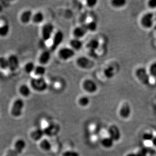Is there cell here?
<instances>
[{
  "label": "cell",
  "mask_w": 156,
  "mask_h": 156,
  "mask_svg": "<svg viewBox=\"0 0 156 156\" xmlns=\"http://www.w3.org/2000/svg\"><path fill=\"white\" fill-rule=\"evenodd\" d=\"M30 85L33 89L38 92L45 91L48 88V84L43 77H38L32 79Z\"/></svg>",
  "instance_id": "6da1fadb"
},
{
  "label": "cell",
  "mask_w": 156,
  "mask_h": 156,
  "mask_svg": "<svg viewBox=\"0 0 156 156\" xmlns=\"http://www.w3.org/2000/svg\"><path fill=\"white\" fill-rule=\"evenodd\" d=\"M135 77L143 85H149L150 82V76L149 72L144 67H140L137 69L135 71Z\"/></svg>",
  "instance_id": "7a4b0ae2"
},
{
  "label": "cell",
  "mask_w": 156,
  "mask_h": 156,
  "mask_svg": "<svg viewBox=\"0 0 156 156\" xmlns=\"http://www.w3.org/2000/svg\"><path fill=\"white\" fill-rule=\"evenodd\" d=\"M26 146V143L23 140H18L14 145V148L9 150L6 156H18L23 152Z\"/></svg>",
  "instance_id": "3957f363"
},
{
  "label": "cell",
  "mask_w": 156,
  "mask_h": 156,
  "mask_svg": "<svg viewBox=\"0 0 156 156\" xmlns=\"http://www.w3.org/2000/svg\"><path fill=\"white\" fill-rule=\"evenodd\" d=\"M25 107V102L21 99H17L13 103L12 107V115L15 117H20L22 115L23 108Z\"/></svg>",
  "instance_id": "277c9868"
},
{
  "label": "cell",
  "mask_w": 156,
  "mask_h": 156,
  "mask_svg": "<svg viewBox=\"0 0 156 156\" xmlns=\"http://www.w3.org/2000/svg\"><path fill=\"white\" fill-rule=\"evenodd\" d=\"M82 88L85 91L90 94L96 93L98 89V85L96 82L90 79H87L83 81Z\"/></svg>",
  "instance_id": "5b68a950"
},
{
  "label": "cell",
  "mask_w": 156,
  "mask_h": 156,
  "mask_svg": "<svg viewBox=\"0 0 156 156\" xmlns=\"http://www.w3.org/2000/svg\"><path fill=\"white\" fill-rule=\"evenodd\" d=\"M77 63L78 66L85 69H90L94 66V63L88 57H80L77 59Z\"/></svg>",
  "instance_id": "8992f818"
},
{
  "label": "cell",
  "mask_w": 156,
  "mask_h": 156,
  "mask_svg": "<svg viewBox=\"0 0 156 156\" xmlns=\"http://www.w3.org/2000/svg\"><path fill=\"white\" fill-rule=\"evenodd\" d=\"M54 26L52 23H47L42 26V35L43 41H47L50 39L54 32Z\"/></svg>",
  "instance_id": "52a82bcc"
},
{
  "label": "cell",
  "mask_w": 156,
  "mask_h": 156,
  "mask_svg": "<svg viewBox=\"0 0 156 156\" xmlns=\"http://www.w3.org/2000/svg\"><path fill=\"white\" fill-rule=\"evenodd\" d=\"M140 23L145 28H151L154 25V14L151 12L146 13L141 18Z\"/></svg>",
  "instance_id": "ba28073f"
},
{
  "label": "cell",
  "mask_w": 156,
  "mask_h": 156,
  "mask_svg": "<svg viewBox=\"0 0 156 156\" xmlns=\"http://www.w3.org/2000/svg\"><path fill=\"white\" fill-rule=\"evenodd\" d=\"M64 35L62 31H57L54 36L53 39L52 45L51 47V50L52 51H55L56 49L60 46L62 42L63 41Z\"/></svg>",
  "instance_id": "9c48e42d"
},
{
  "label": "cell",
  "mask_w": 156,
  "mask_h": 156,
  "mask_svg": "<svg viewBox=\"0 0 156 156\" xmlns=\"http://www.w3.org/2000/svg\"><path fill=\"white\" fill-rule=\"evenodd\" d=\"M59 56L60 58L64 60H67L73 58L75 55V51L71 48H63L60 50L59 52Z\"/></svg>",
  "instance_id": "30bf717a"
},
{
  "label": "cell",
  "mask_w": 156,
  "mask_h": 156,
  "mask_svg": "<svg viewBox=\"0 0 156 156\" xmlns=\"http://www.w3.org/2000/svg\"><path fill=\"white\" fill-rule=\"evenodd\" d=\"M109 137L114 142H117L121 138V132L118 127L115 125L110 126L108 129Z\"/></svg>",
  "instance_id": "8fae6325"
},
{
  "label": "cell",
  "mask_w": 156,
  "mask_h": 156,
  "mask_svg": "<svg viewBox=\"0 0 156 156\" xmlns=\"http://www.w3.org/2000/svg\"><path fill=\"white\" fill-rule=\"evenodd\" d=\"M9 69L11 71H15L19 66L20 61L18 57L15 55H11L8 58Z\"/></svg>",
  "instance_id": "7c38bea8"
},
{
  "label": "cell",
  "mask_w": 156,
  "mask_h": 156,
  "mask_svg": "<svg viewBox=\"0 0 156 156\" xmlns=\"http://www.w3.org/2000/svg\"><path fill=\"white\" fill-rule=\"evenodd\" d=\"M119 114L122 118L127 119L130 117L131 114V108L129 104L124 103L123 104L119 111Z\"/></svg>",
  "instance_id": "4fadbf2b"
},
{
  "label": "cell",
  "mask_w": 156,
  "mask_h": 156,
  "mask_svg": "<svg viewBox=\"0 0 156 156\" xmlns=\"http://www.w3.org/2000/svg\"><path fill=\"white\" fill-rule=\"evenodd\" d=\"M88 30L85 25L82 26H78L73 30V34L75 38L80 39L85 36Z\"/></svg>",
  "instance_id": "5bb4252c"
},
{
  "label": "cell",
  "mask_w": 156,
  "mask_h": 156,
  "mask_svg": "<svg viewBox=\"0 0 156 156\" xmlns=\"http://www.w3.org/2000/svg\"><path fill=\"white\" fill-rule=\"evenodd\" d=\"M51 54L49 51H44L40 55L39 59V62L42 65L47 64L50 60Z\"/></svg>",
  "instance_id": "9a60e30c"
},
{
  "label": "cell",
  "mask_w": 156,
  "mask_h": 156,
  "mask_svg": "<svg viewBox=\"0 0 156 156\" xmlns=\"http://www.w3.org/2000/svg\"><path fill=\"white\" fill-rule=\"evenodd\" d=\"M33 17V13L31 11L29 10H26L21 14L20 20L24 24H27L31 21Z\"/></svg>",
  "instance_id": "2e32d148"
},
{
  "label": "cell",
  "mask_w": 156,
  "mask_h": 156,
  "mask_svg": "<svg viewBox=\"0 0 156 156\" xmlns=\"http://www.w3.org/2000/svg\"><path fill=\"white\" fill-rule=\"evenodd\" d=\"M100 46V42L98 40L96 39H91L87 44V48L89 49L90 52L92 54L95 53L96 51L99 48Z\"/></svg>",
  "instance_id": "e0dca14e"
},
{
  "label": "cell",
  "mask_w": 156,
  "mask_h": 156,
  "mask_svg": "<svg viewBox=\"0 0 156 156\" xmlns=\"http://www.w3.org/2000/svg\"><path fill=\"white\" fill-rule=\"evenodd\" d=\"M70 45L74 50L79 51L83 47V42L80 39L74 38L70 41Z\"/></svg>",
  "instance_id": "ac0fdd59"
},
{
  "label": "cell",
  "mask_w": 156,
  "mask_h": 156,
  "mask_svg": "<svg viewBox=\"0 0 156 156\" xmlns=\"http://www.w3.org/2000/svg\"><path fill=\"white\" fill-rule=\"evenodd\" d=\"M104 74L106 78L111 79L114 77L115 75V69L112 66H109L106 67L104 70Z\"/></svg>",
  "instance_id": "d6986e66"
},
{
  "label": "cell",
  "mask_w": 156,
  "mask_h": 156,
  "mask_svg": "<svg viewBox=\"0 0 156 156\" xmlns=\"http://www.w3.org/2000/svg\"><path fill=\"white\" fill-rule=\"evenodd\" d=\"M19 91L20 94L25 97H28L31 94V90L29 86L26 85H21L20 86Z\"/></svg>",
  "instance_id": "ffe728a7"
},
{
  "label": "cell",
  "mask_w": 156,
  "mask_h": 156,
  "mask_svg": "<svg viewBox=\"0 0 156 156\" xmlns=\"http://www.w3.org/2000/svg\"><path fill=\"white\" fill-rule=\"evenodd\" d=\"M114 141L110 137H107L104 138L101 141V144L104 148L110 149L112 148L114 145Z\"/></svg>",
  "instance_id": "44dd1931"
},
{
  "label": "cell",
  "mask_w": 156,
  "mask_h": 156,
  "mask_svg": "<svg viewBox=\"0 0 156 156\" xmlns=\"http://www.w3.org/2000/svg\"><path fill=\"white\" fill-rule=\"evenodd\" d=\"M44 19L45 16L44 14L41 12H38L33 15L32 20L33 21L34 23L39 24L42 23V21H44Z\"/></svg>",
  "instance_id": "7402d4cb"
},
{
  "label": "cell",
  "mask_w": 156,
  "mask_h": 156,
  "mask_svg": "<svg viewBox=\"0 0 156 156\" xmlns=\"http://www.w3.org/2000/svg\"><path fill=\"white\" fill-rule=\"evenodd\" d=\"M34 74L38 77H42L46 72V68L44 65H39L36 66L34 70Z\"/></svg>",
  "instance_id": "603a6c76"
},
{
  "label": "cell",
  "mask_w": 156,
  "mask_h": 156,
  "mask_svg": "<svg viewBox=\"0 0 156 156\" xmlns=\"http://www.w3.org/2000/svg\"><path fill=\"white\" fill-rule=\"evenodd\" d=\"M44 135V131L41 129H38L34 130L31 133V138L34 140H39Z\"/></svg>",
  "instance_id": "cb8c5ba5"
},
{
  "label": "cell",
  "mask_w": 156,
  "mask_h": 156,
  "mask_svg": "<svg viewBox=\"0 0 156 156\" xmlns=\"http://www.w3.org/2000/svg\"><path fill=\"white\" fill-rule=\"evenodd\" d=\"M127 1L125 0H113L111 2V5L116 8H120L126 5Z\"/></svg>",
  "instance_id": "d4e9b609"
},
{
  "label": "cell",
  "mask_w": 156,
  "mask_h": 156,
  "mask_svg": "<svg viewBox=\"0 0 156 156\" xmlns=\"http://www.w3.org/2000/svg\"><path fill=\"white\" fill-rule=\"evenodd\" d=\"M10 31V26L8 25H4L0 26V36L4 37L8 34Z\"/></svg>",
  "instance_id": "484cf974"
},
{
  "label": "cell",
  "mask_w": 156,
  "mask_h": 156,
  "mask_svg": "<svg viewBox=\"0 0 156 156\" xmlns=\"http://www.w3.org/2000/svg\"><path fill=\"white\" fill-rule=\"evenodd\" d=\"M90 99L86 96L81 97L78 100V103L79 104L80 106L83 107L88 106L90 104Z\"/></svg>",
  "instance_id": "4316f807"
},
{
  "label": "cell",
  "mask_w": 156,
  "mask_h": 156,
  "mask_svg": "<svg viewBox=\"0 0 156 156\" xmlns=\"http://www.w3.org/2000/svg\"><path fill=\"white\" fill-rule=\"evenodd\" d=\"M0 68L3 70L9 69V63L8 58L4 57H0Z\"/></svg>",
  "instance_id": "83f0119b"
},
{
  "label": "cell",
  "mask_w": 156,
  "mask_h": 156,
  "mask_svg": "<svg viewBox=\"0 0 156 156\" xmlns=\"http://www.w3.org/2000/svg\"><path fill=\"white\" fill-rule=\"evenodd\" d=\"M36 66L33 62H28L25 67V71L27 73H31L34 71Z\"/></svg>",
  "instance_id": "f1b7e54d"
},
{
  "label": "cell",
  "mask_w": 156,
  "mask_h": 156,
  "mask_svg": "<svg viewBox=\"0 0 156 156\" xmlns=\"http://www.w3.org/2000/svg\"><path fill=\"white\" fill-rule=\"evenodd\" d=\"M85 26L88 31H92V32L96 31L98 27L97 23L94 21H91L90 22H88L85 25Z\"/></svg>",
  "instance_id": "f546056e"
},
{
  "label": "cell",
  "mask_w": 156,
  "mask_h": 156,
  "mask_svg": "<svg viewBox=\"0 0 156 156\" xmlns=\"http://www.w3.org/2000/svg\"><path fill=\"white\" fill-rule=\"evenodd\" d=\"M40 146L42 150L45 151H49L52 148L50 143L48 140H44L40 143Z\"/></svg>",
  "instance_id": "4dcf8cb0"
},
{
  "label": "cell",
  "mask_w": 156,
  "mask_h": 156,
  "mask_svg": "<svg viewBox=\"0 0 156 156\" xmlns=\"http://www.w3.org/2000/svg\"><path fill=\"white\" fill-rule=\"evenodd\" d=\"M149 72L151 77L156 78V62H154L151 65Z\"/></svg>",
  "instance_id": "1f68e13d"
},
{
  "label": "cell",
  "mask_w": 156,
  "mask_h": 156,
  "mask_svg": "<svg viewBox=\"0 0 156 156\" xmlns=\"http://www.w3.org/2000/svg\"><path fill=\"white\" fill-rule=\"evenodd\" d=\"M154 137L153 133L151 132H146L143 134V138L145 141H152Z\"/></svg>",
  "instance_id": "d6a6232c"
},
{
  "label": "cell",
  "mask_w": 156,
  "mask_h": 156,
  "mask_svg": "<svg viewBox=\"0 0 156 156\" xmlns=\"http://www.w3.org/2000/svg\"><path fill=\"white\" fill-rule=\"evenodd\" d=\"M137 156H146L148 154V148H143L140 149L137 153Z\"/></svg>",
  "instance_id": "836d02e7"
},
{
  "label": "cell",
  "mask_w": 156,
  "mask_h": 156,
  "mask_svg": "<svg viewBox=\"0 0 156 156\" xmlns=\"http://www.w3.org/2000/svg\"><path fill=\"white\" fill-rule=\"evenodd\" d=\"M98 3V1L97 0H88L86 1V5L88 7L93 8L96 6Z\"/></svg>",
  "instance_id": "e575fe53"
},
{
  "label": "cell",
  "mask_w": 156,
  "mask_h": 156,
  "mask_svg": "<svg viewBox=\"0 0 156 156\" xmlns=\"http://www.w3.org/2000/svg\"><path fill=\"white\" fill-rule=\"evenodd\" d=\"M63 156H80V155L77 152L67 151L63 154Z\"/></svg>",
  "instance_id": "d590c367"
},
{
  "label": "cell",
  "mask_w": 156,
  "mask_h": 156,
  "mask_svg": "<svg viewBox=\"0 0 156 156\" xmlns=\"http://www.w3.org/2000/svg\"><path fill=\"white\" fill-rule=\"evenodd\" d=\"M148 6L151 9L156 8V0H150L148 2Z\"/></svg>",
  "instance_id": "8d00e7d4"
},
{
  "label": "cell",
  "mask_w": 156,
  "mask_h": 156,
  "mask_svg": "<svg viewBox=\"0 0 156 156\" xmlns=\"http://www.w3.org/2000/svg\"><path fill=\"white\" fill-rule=\"evenodd\" d=\"M152 144H153V146L156 147V137H154L153 140H152Z\"/></svg>",
  "instance_id": "74e56055"
},
{
  "label": "cell",
  "mask_w": 156,
  "mask_h": 156,
  "mask_svg": "<svg viewBox=\"0 0 156 156\" xmlns=\"http://www.w3.org/2000/svg\"><path fill=\"white\" fill-rule=\"evenodd\" d=\"M126 156H137V154L135 153H130L128 154Z\"/></svg>",
  "instance_id": "f35d334b"
},
{
  "label": "cell",
  "mask_w": 156,
  "mask_h": 156,
  "mask_svg": "<svg viewBox=\"0 0 156 156\" xmlns=\"http://www.w3.org/2000/svg\"><path fill=\"white\" fill-rule=\"evenodd\" d=\"M3 11V6L1 4H0V13H1Z\"/></svg>",
  "instance_id": "ab89813d"
}]
</instances>
